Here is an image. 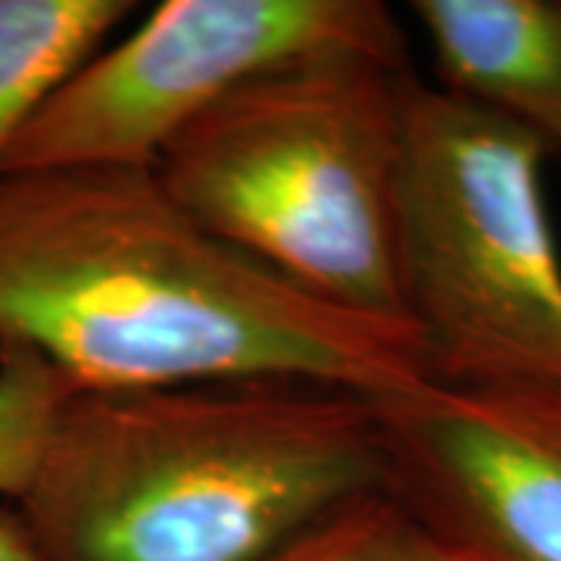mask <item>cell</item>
Returning <instances> with one entry per match:
<instances>
[{"instance_id": "obj_2", "label": "cell", "mask_w": 561, "mask_h": 561, "mask_svg": "<svg viewBox=\"0 0 561 561\" xmlns=\"http://www.w3.org/2000/svg\"><path fill=\"white\" fill-rule=\"evenodd\" d=\"M378 490L375 397L206 381L69 390L10 505L44 561H256Z\"/></svg>"}, {"instance_id": "obj_4", "label": "cell", "mask_w": 561, "mask_h": 561, "mask_svg": "<svg viewBox=\"0 0 561 561\" xmlns=\"http://www.w3.org/2000/svg\"><path fill=\"white\" fill-rule=\"evenodd\" d=\"M549 150L440 84L402 81L397 275L431 381L561 387Z\"/></svg>"}, {"instance_id": "obj_11", "label": "cell", "mask_w": 561, "mask_h": 561, "mask_svg": "<svg viewBox=\"0 0 561 561\" xmlns=\"http://www.w3.org/2000/svg\"><path fill=\"white\" fill-rule=\"evenodd\" d=\"M0 561H44L16 505L0 502Z\"/></svg>"}, {"instance_id": "obj_10", "label": "cell", "mask_w": 561, "mask_h": 561, "mask_svg": "<svg viewBox=\"0 0 561 561\" xmlns=\"http://www.w3.org/2000/svg\"><path fill=\"white\" fill-rule=\"evenodd\" d=\"M69 383L22 346H0V502H16L32 481Z\"/></svg>"}, {"instance_id": "obj_6", "label": "cell", "mask_w": 561, "mask_h": 561, "mask_svg": "<svg viewBox=\"0 0 561 561\" xmlns=\"http://www.w3.org/2000/svg\"><path fill=\"white\" fill-rule=\"evenodd\" d=\"M387 490L459 561H561V387L378 400Z\"/></svg>"}, {"instance_id": "obj_5", "label": "cell", "mask_w": 561, "mask_h": 561, "mask_svg": "<svg viewBox=\"0 0 561 561\" xmlns=\"http://www.w3.org/2000/svg\"><path fill=\"white\" fill-rule=\"evenodd\" d=\"M334 50L409 60L402 25L378 0H165L47 98L7 172L153 169L241 84Z\"/></svg>"}, {"instance_id": "obj_8", "label": "cell", "mask_w": 561, "mask_h": 561, "mask_svg": "<svg viewBox=\"0 0 561 561\" xmlns=\"http://www.w3.org/2000/svg\"><path fill=\"white\" fill-rule=\"evenodd\" d=\"M131 13V0H0V175L47 98Z\"/></svg>"}, {"instance_id": "obj_1", "label": "cell", "mask_w": 561, "mask_h": 561, "mask_svg": "<svg viewBox=\"0 0 561 561\" xmlns=\"http://www.w3.org/2000/svg\"><path fill=\"white\" fill-rule=\"evenodd\" d=\"M0 346L72 390L309 381L393 397L431 381L419 334L324 302L206 231L153 169L0 179Z\"/></svg>"}, {"instance_id": "obj_9", "label": "cell", "mask_w": 561, "mask_h": 561, "mask_svg": "<svg viewBox=\"0 0 561 561\" xmlns=\"http://www.w3.org/2000/svg\"><path fill=\"white\" fill-rule=\"evenodd\" d=\"M256 561H459L390 490L328 512Z\"/></svg>"}, {"instance_id": "obj_7", "label": "cell", "mask_w": 561, "mask_h": 561, "mask_svg": "<svg viewBox=\"0 0 561 561\" xmlns=\"http://www.w3.org/2000/svg\"><path fill=\"white\" fill-rule=\"evenodd\" d=\"M443 91L530 131L561 160V0H415Z\"/></svg>"}, {"instance_id": "obj_3", "label": "cell", "mask_w": 561, "mask_h": 561, "mask_svg": "<svg viewBox=\"0 0 561 561\" xmlns=\"http://www.w3.org/2000/svg\"><path fill=\"white\" fill-rule=\"evenodd\" d=\"M409 72V60L362 50L278 66L191 122L153 172L191 219L306 294L405 321L397 201Z\"/></svg>"}]
</instances>
